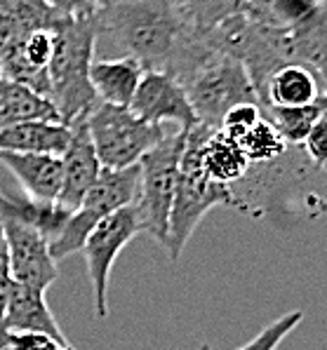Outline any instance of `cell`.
I'll return each instance as SVG.
<instances>
[{
    "label": "cell",
    "mask_w": 327,
    "mask_h": 350,
    "mask_svg": "<svg viewBox=\"0 0 327 350\" xmlns=\"http://www.w3.org/2000/svg\"><path fill=\"white\" fill-rule=\"evenodd\" d=\"M96 36H106L142 64L144 71H170L186 36L170 0H109L94 12Z\"/></svg>",
    "instance_id": "1"
},
{
    "label": "cell",
    "mask_w": 327,
    "mask_h": 350,
    "mask_svg": "<svg viewBox=\"0 0 327 350\" xmlns=\"http://www.w3.org/2000/svg\"><path fill=\"white\" fill-rule=\"evenodd\" d=\"M55 50L50 59V101L59 120L73 125L85 118L96 104L94 90L90 85V66L94 62L96 19L92 14L83 17H62L52 26Z\"/></svg>",
    "instance_id": "2"
},
{
    "label": "cell",
    "mask_w": 327,
    "mask_h": 350,
    "mask_svg": "<svg viewBox=\"0 0 327 350\" xmlns=\"http://www.w3.org/2000/svg\"><path fill=\"white\" fill-rule=\"evenodd\" d=\"M214 127L200 125L186 129V144L179 163V176H176V191L172 209L168 221V240L165 250L172 261H179L181 252L186 250L191 235L196 233L198 224L214 207H235V196L228 186L212 181L205 174L200 163V150L205 139L210 137Z\"/></svg>",
    "instance_id": "3"
},
{
    "label": "cell",
    "mask_w": 327,
    "mask_h": 350,
    "mask_svg": "<svg viewBox=\"0 0 327 350\" xmlns=\"http://www.w3.org/2000/svg\"><path fill=\"white\" fill-rule=\"evenodd\" d=\"M139 191V165L122 167V170H106L101 167L99 176L85 198L80 200L76 212L66 217V221L59 228V233L52 238L50 254L55 261L76 254L83 250L88 235L94 230V226L106 219L109 214L118 212L122 207H130L137 200Z\"/></svg>",
    "instance_id": "4"
},
{
    "label": "cell",
    "mask_w": 327,
    "mask_h": 350,
    "mask_svg": "<svg viewBox=\"0 0 327 350\" xmlns=\"http://www.w3.org/2000/svg\"><path fill=\"white\" fill-rule=\"evenodd\" d=\"M186 144V129L168 134L155 148L142 155L139 160V191L135 200V212L142 224V233L151 235L165 247L168 240V221L172 209L179 163Z\"/></svg>",
    "instance_id": "5"
},
{
    "label": "cell",
    "mask_w": 327,
    "mask_h": 350,
    "mask_svg": "<svg viewBox=\"0 0 327 350\" xmlns=\"http://www.w3.org/2000/svg\"><path fill=\"white\" fill-rule=\"evenodd\" d=\"M90 142L99 158V165L106 170L132 167L158 146L168 132L163 125L144 122L127 106H114L96 101L92 111L85 116Z\"/></svg>",
    "instance_id": "6"
},
{
    "label": "cell",
    "mask_w": 327,
    "mask_h": 350,
    "mask_svg": "<svg viewBox=\"0 0 327 350\" xmlns=\"http://www.w3.org/2000/svg\"><path fill=\"white\" fill-rule=\"evenodd\" d=\"M137 233H142V224L135 212V207H122L118 212L109 214L94 226V230L88 235L83 245V256L88 263L90 282L94 292V313L104 320L109 315V280L118 254L130 245V240Z\"/></svg>",
    "instance_id": "7"
},
{
    "label": "cell",
    "mask_w": 327,
    "mask_h": 350,
    "mask_svg": "<svg viewBox=\"0 0 327 350\" xmlns=\"http://www.w3.org/2000/svg\"><path fill=\"white\" fill-rule=\"evenodd\" d=\"M0 228L8 245L12 280L24 287L47 292L59 278L57 261L50 254L47 238L34 226L12 221V219H0Z\"/></svg>",
    "instance_id": "8"
},
{
    "label": "cell",
    "mask_w": 327,
    "mask_h": 350,
    "mask_svg": "<svg viewBox=\"0 0 327 350\" xmlns=\"http://www.w3.org/2000/svg\"><path fill=\"white\" fill-rule=\"evenodd\" d=\"M139 120L163 125V122H176L179 129H191L198 125V118L191 109L179 80L168 71H144L142 80L130 106H127Z\"/></svg>",
    "instance_id": "9"
},
{
    "label": "cell",
    "mask_w": 327,
    "mask_h": 350,
    "mask_svg": "<svg viewBox=\"0 0 327 350\" xmlns=\"http://www.w3.org/2000/svg\"><path fill=\"white\" fill-rule=\"evenodd\" d=\"M55 50L52 31H34L19 40L0 45V78L29 88L50 99V59Z\"/></svg>",
    "instance_id": "10"
},
{
    "label": "cell",
    "mask_w": 327,
    "mask_h": 350,
    "mask_svg": "<svg viewBox=\"0 0 327 350\" xmlns=\"http://www.w3.org/2000/svg\"><path fill=\"white\" fill-rule=\"evenodd\" d=\"M59 158H62V188H59L57 204L64 212L71 214L78 209L80 200L101 172L99 158H96L88 127H85V118L71 125V142Z\"/></svg>",
    "instance_id": "11"
},
{
    "label": "cell",
    "mask_w": 327,
    "mask_h": 350,
    "mask_svg": "<svg viewBox=\"0 0 327 350\" xmlns=\"http://www.w3.org/2000/svg\"><path fill=\"white\" fill-rule=\"evenodd\" d=\"M325 96V78L304 64H285L276 68L259 96L261 109H294L309 106Z\"/></svg>",
    "instance_id": "12"
},
{
    "label": "cell",
    "mask_w": 327,
    "mask_h": 350,
    "mask_svg": "<svg viewBox=\"0 0 327 350\" xmlns=\"http://www.w3.org/2000/svg\"><path fill=\"white\" fill-rule=\"evenodd\" d=\"M5 334H42L59 343H68L64 336L62 327L57 325L50 306L45 301V292L24 287V284H12V292L8 299L3 320Z\"/></svg>",
    "instance_id": "13"
},
{
    "label": "cell",
    "mask_w": 327,
    "mask_h": 350,
    "mask_svg": "<svg viewBox=\"0 0 327 350\" xmlns=\"http://www.w3.org/2000/svg\"><path fill=\"white\" fill-rule=\"evenodd\" d=\"M0 165L12 172L31 200L57 202L59 188H62V158L59 155L0 150Z\"/></svg>",
    "instance_id": "14"
},
{
    "label": "cell",
    "mask_w": 327,
    "mask_h": 350,
    "mask_svg": "<svg viewBox=\"0 0 327 350\" xmlns=\"http://www.w3.org/2000/svg\"><path fill=\"white\" fill-rule=\"evenodd\" d=\"M71 142V125L59 120H29L0 129V150L62 155Z\"/></svg>",
    "instance_id": "15"
},
{
    "label": "cell",
    "mask_w": 327,
    "mask_h": 350,
    "mask_svg": "<svg viewBox=\"0 0 327 350\" xmlns=\"http://www.w3.org/2000/svg\"><path fill=\"white\" fill-rule=\"evenodd\" d=\"M142 75V64L132 57L99 59L90 66V85L94 90L96 101H101V104L130 106Z\"/></svg>",
    "instance_id": "16"
},
{
    "label": "cell",
    "mask_w": 327,
    "mask_h": 350,
    "mask_svg": "<svg viewBox=\"0 0 327 350\" xmlns=\"http://www.w3.org/2000/svg\"><path fill=\"white\" fill-rule=\"evenodd\" d=\"M200 163L212 181L228 188L240 184L250 172V163L243 148L238 146L235 139L226 137L222 129H212L210 137L205 139L200 150Z\"/></svg>",
    "instance_id": "17"
},
{
    "label": "cell",
    "mask_w": 327,
    "mask_h": 350,
    "mask_svg": "<svg viewBox=\"0 0 327 350\" xmlns=\"http://www.w3.org/2000/svg\"><path fill=\"white\" fill-rule=\"evenodd\" d=\"M62 19L45 0H0V45L19 40L34 31H52Z\"/></svg>",
    "instance_id": "18"
},
{
    "label": "cell",
    "mask_w": 327,
    "mask_h": 350,
    "mask_svg": "<svg viewBox=\"0 0 327 350\" xmlns=\"http://www.w3.org/2000/svg\"><path fill=\"white\" fill-rule=\"evenodd\" d=\"M29 120H59V116L50 99L31 92L19 83L0 78V129Z\"/></svg>",
    "instance_id": "19"
},
{
    "label": "cell",
    "mask_w": 327,
    "mask_h": 350,
    "mask_svg": "<svg viewBox=\"0 0 327 350\" xmlns=\"http://www.w3.org/2000/svg\"><path fill=\"white\" fill-rule=\"evenodd\" d=\"M264 118L271 122L273 129L283 137L287 146H302L315 122L327 116V101L320 96L318 101L309 106H294V109H261Z\"/></svg>",
    "instance_id": "20"
},
{
    "label": "cell",
    "mask_w": 327,
    "mask_h": 350,
    "mask_svg": "<svg viewBox=\"0 0 327 350\" xmlns=\"http://www.w3.org/2000/svg\"><path fill=\"white\" fill-rule=\"evenodd\" d=\"M181 24L196 33H205L224 19L243 12V0H170Z\"/></svg>",
    "instance_id": "21"
},
{
    "label": "cell",
    "mask_w": 327,
    "mask_h": 350,
    "mask_svg": "<svg viewBox=\"0 0 327 350\" xmlns=\"http://www.w3.org/2000/svg\"><path fill=\"white\" fill-rule=\"evenodd\" d=\"M235 142H238V146L243 148L250 167L271 165V163H276L278 158H283V155L289 150L287 144L283 142V137L273 129V125L266 120L264 116H261V120L257 122L250 132H245L243 137L235 139Z\"/></svg>",
    "instance_id": "22"
},
{
    "label": "cell",
    "mask_w": 327,
    "mask_h": 350,
    "mask_svg": "<svg viewBox=\"0 0 327 350\" xmlns=\"http://www.w3.org/2000/svg\"><path fill=\"white\" fill-rule=\"evenodd\" d=\"M320 8H325V0H264L259 8L243 10V12L276 26H294Z\"/></svg>",
    "instance_id": "23"
},
{
    "label": "cell",
    "mask_w": 327,
    "mask_h": 350,
    "mask_svg": "<svg viewBox=\"0 0 327 350\" xmlns=\"http://www.w3.org/2000/svg\"><path fill=\"white\" fill-rule=\"evenodd\" d=\"M302 317H304L302 310H292V313L280 315L278 320H273L269 327H264L252 341H248L245 346H240L235 350H276L283 343V338L297 329Z\"/></svg>",
    "instance_id": "24"
},
{
    "label": "cell",
    "mask_w": 327,
    "mask_h": 350,
    "mask_svg": "<svg viewBox=\"0 0 327 350\" xmlns=\"http://www.w3.org/2000/svg\"><path fill=\"white\" fill-rule=\"evenodd\" d=\"M261 116H264V113H261L259 104H238L222 118L219 129H222L226 137L240 139L245 132H250V129L261 120Z\"/></svg>",
    "instance_id": "25"
},
{
    "label": "cell",
    "mask_w": 327,
    "mask_h": 350,
    "mask_svg": "<svg viewBox=\"0 0 327 350\" xmlns=\"http://www.w3.org/2000/svg\"><path fill=\"white\" fill-rule=\"evenodd\" d=\"M299 148H302V153L306 155V160L315 170L323 172V167L327 163V116L315 122Z\"/></svg>",
    "instance_id": "26"
},
{
    "label": "cell",
    "mask_w": 327,
    "mask_h": 350,
    "mask_svg": "<svg viewBox=\"0 0 327 350\" xmlns=\"http://www.w3.org/2000/svg\"><path fill=\"white\" fill-rule=\"evenodd\" d=\"M12 284H14V280H12V271H10L8 245H5V238H3V228H0V350H5V338H8L3 320H5V308H8Z\"/></svg>",
    "instance_id": "27"
},
{
    "label": "cell",
    "mask_w": 327,
    "mask_h": 350,
    "mask_svg": "<svg viewBox=\"0 0 327 350\" xmlns=\"http://www.w3.org/2000/svg\"><path fill=\"white\" fill-rule=\"evenodd\" d=\"M8 350H73L68 343H59L42 334H8L5 338Z\"/></svg>",
    "instance_id": "28"
},
{
    "label": "cell",
    "mask_w": 327,
    "mask_h": 350,
    "mask_svg": "<svg viewBox=\"0 0 327 350\" xmlns=\"http://www.w3.org/2000/svg\"><path fill=\"white\" fill-rule=\"evenodd\" d=\"M55 12L62 17H83V14H92L96 10L92 8L90 0H45Z\"/></svg>",
    "instance_id": "29"
},
{
    "label": "cell",
    "mask_w": 327,
    "mask_h": 350,
    "mask_svg": "<svg viewBox=\"0 0 327 350\" xmlns=\"http://www.w3.org/2000/svg\"><path fill=\"white\" fill-rule=\"evenodd\" d=\"M90 3H92L94 10H99V8H104V5L109 3V0H90Z\"/></svg>",
    "instance_id": "30"
},
{
    "label": "cell",
    "mask_w": 327,
    "mask_h": 350,
    "mask_svg": "<svg viewBox=\"0 0 327 350\" xmlns=\"http://www.w3.org/2000/svg\"><path fill=\"white\" fill-rule=\"evenodd\" d=\"M198 350H212V348H210V346H207V343H202V346H200V348H198Z\"/></svg>",
    "instance_id": "31"
}]
</instances>
